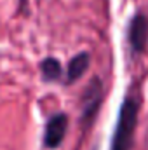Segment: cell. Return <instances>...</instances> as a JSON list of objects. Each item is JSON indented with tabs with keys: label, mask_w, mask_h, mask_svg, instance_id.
Wrapping results in <instances>:
<instances>
[{
	"label": "cell",
	"mask_w": 148,
	"mask_h": 150,
	"mask_svg": "<svg viewBox=\"0 0 148 150\" xmlns=\"http://www.w3.org/2000/svg\"><path fill=\"white\" fill-rule=\"evenodd\" d=\"M141 101H143L141 93L136 87H131L125 93L118 107L117 122H115V129H113L110 142V150H132L138 122H140Z\"/></svg>",
	"instance_id": "6da1fadb"
},
{
	"label": "cell",
	"mask_w": 148,
	"mask_h": 150,
	"mask_svg": "<svg viewBox=\"0 0 148 150\" xmlns=\"http://www.w3.org/2000/svg\"><path fill=\"white\" fill-rule=\"evenodd\" d=\"M103 98H105V84L99 77H92L91 82L85 86L82 98H80V127L82 131L91 129V126L94 124L99 108L103 105Z\"/></svg>",
	"instance_id": "7a4b0ae2"
},
{
	"label": "cell",
	"mask_w": 148,
	"mask_h": 150,
	"mask_svg": "<svg viewBox=\"0 0 148 150\" xmlns=\"http://www.w3.org/2000/svg\"><path fill=\"white\" fill-rule=\"evenodd\" d=\"M148 45V16L136 11L127 23V47L132 58L141 56Z\"/></svg>",
	"instance_id": "3957f363"
},
{
	"label": "cell",
	"mask_w": 148,
	"mask_h": 150,
	"mask_svg": "<svg viewBox=\"0 0 148 150\" xmlns=\"http://www.w3.org/2000/svg\"><path fill=\"white\" fill-rule=\"evenodd\" d=\"M70 126V117L66 112H56L52 113L45 126H44V136H42V145L45 150H58L68 133Z\"/></svg>",
	"instance_id": "277c9868"
},
{
	"label": "cell",
	"mask_w": 148,
	"mask_h": 150,
	"mask_svg": "<svg viewBox=\"0 0 148 150\" xmlns=\"http://www.w3.org/2000/svg\"><path fill=\"white\" fill-rule=\"evenodd\" d=\"M89 67H91V52L89 51H80L75 56H72L66 65V70H65V84L72 86L75 82H78L87 74Z\"/></svg>",
	"instance_id": "5b68a950"
},
{
	"label": "cell",
	"mask_w": 148,
	"mask_h": 150,
	"mask_svg": "<svg viewBox=\"0 0 148 150\" xmlns=\"http://www.w3.org/2000/svg\"><path fill=\"white\" fill-rule=\"evenodd\" d=\"M38 70H40V77H42L44 82H59V80H65L63 65L54 56H45L40 61Z\"/></svg>",
	"instance_id": "8992f818"
}]
</instances>
